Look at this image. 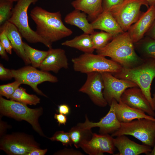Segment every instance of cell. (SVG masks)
Segmentation results:
<instances>
[{
	"label": "cell",
	"instance_id": "obj_12",
	"mask_svg": "<svg viewBox=\"0 0 155 155\" xmlns=\"http://www.w3.org/2000/svg\"><path fill=\"white\" fill-rule=\"evenodd\" d=\"M86 74V80L79 91L88 95L96 105L101 107L106 106L108 104L103 94L104 84L101 73L92 72Z\"/></svg>",
	"mask_w": 155,
	"mask_h": 155
},
{
	"label": "cell",
	"instance_id": "obj_36",
	"mask_svg": "<svg viewBox=\"0 0 155 155\" xmlns=\"http://www.w3.org/2000/svg\"><path fill=\"white\" fill-rule=\"evenodd\" d=\"M54 155H84L80 151L72 149L65 148L55 152Z\"/></svg>",
	"mask_w": 155,
	"mask_h": 155
},
{
	"label": "cell",
	"instance_id": "obj_44",
	"mask_svg": "<svg viewBox=\"0 0 155 155\" xmlns=\"http://www.w3.org/2000/svg\"><path fill=\"white\" fill-rule=\"evenodd\" d=\"M148 155H155V142L153 146V148Z\"/></svg>",
	"mask_w": 155,
	"mask_h": 155
},
{
	"label": "cell",
	"instance_id": "obj_1",
	"mask_svg": "<svg viewBox=\"0 0 155 155\" xmlns=\"http://www.w3.org/2000/svg\"><path fill=\"white\" fill-rule=\"evenodd\" d=\"M30 15L36 25L37 33L52 44L73 33L63 23L60 11L51 12L37 6L31 10Z\"/></svg>",
	"mask_w": 155,
	"mask_h": 155
},
{
	"label": "cell",
	"instance_id": "obj_19",
	"mask_svg": "<svg viewBox=\"0 0 155 155\" xmlns=\"http://www.w3.org/2000/svg\"><path fill=\"white\" fill-rule=\"evenodd\" d=\"M126 135H121L114 138V145L119 151L117 155H138L145 154L148 155L151 152V147L137 143Z\"/></svg>",
	"mask_w": 155,
	"mask_h": 155
},
{
	"label": "cell",
	"instance_id": "obj_33",
	"mask_svg": "<svg viewBox=\"0 0 155 155\" xmlns=\"http://www.w3.org/2000/svg\"><path fill=\"white\" fill-rule=\"evenodd\" d=\"M0 43L9 54H12V46L8 37L3 32H0Z\"/></svg>",
	"mask_w": 155,
	"mask_h": 155
},
{
	"label": "cell",
	"instance_id": "obj_9",
	"mask_svg": "<svg viewBox=\"0 0 155 155\" xmlns=\"http://www.w3.org/2000/svg\"><path fill=\"white\" fill-rule=\"evenodd\" d=\"M40 148L34 138L20 133L3 135L0 143V149L10 155H28L33 149Z\"/></svg>",
	"mask_w": 155,
	"mask_h": 155
},
{
	"label": "cell",
	"instance_id": "obj_45",
	"mask_svg": "<svg viewBox=\"0 0 155 155\" xmlns=\"http://www.w3.org/2000/svg\"><path fill=\"white\" fill-rule=\"evenodd\" d=\"M152 99L153 103L154 106H155V87L154 89V93L153 94V97H152Z\"/></svg>",
	"mask_w": 155,
	"mask_h": 155
},
{
	"label": "cell",
	"instance_id": "obj_39",
	"mask_svg": "<svg viewBox=\"0 0 155 155\" xmlns=\"http://www.w3.org/2000/svg\"><path fill=\"white\" fill-rule=\"evenodd\" d=\"M147 36L155 39V20L145 34Z\"/></svg>",
	"mask_w": 155,
	"mask_h": 155
},
{
	"label": "cell",
	"instance_id": "obj_25",
	"mask_svg": "<svg viewBox=\"0 0 155 155\" xmlns=\"http://www.w3.org/2000/svg\"><path fill=\"white\" fill-rule=\"evenodd\" d=\"M134 45L136 52L143 59H155V39L144 36Z\"/></svg>",
	"mask_w": 155,
	"mask_h": 155
},
{
	"label": "cell",
	"instance_id": "obj_7",
	"mask_svg": "<svg viewBox=\"0 0 155 155\" xmlns=\"http://www.w3.org/2000/svg\"><path fill=\"white\" fill-rule=\"evenodd\" d=\"M122 135L133 136L144 144L152 147L155 142V121L143 118L121 123L120 129L111 136Z\"/></svg>",
	"mask_w": 155,
	"mask_h": 155
},
{
	"label": "cell",
	"instance_id": "obj_6",
	"mask_svg": "<svg viewBox=\"0 0 155 155\" xmlns=\"http://www.w3.org/2000/svg\"><path fill=\"white\" fill-rule=\"evenodd\" d=\"M74 70L86 74L92 72H107L113 75L119 72L122 67L113 60L93 53H84L71 59Z\"/></svg>",
	"mask_w": 155,
	"mask_h": 155
},
{
	"label": "cell",
	"instance_id": "obj_15",
	"mask_svg": "<svg viewBox=\"0 0 155 155\" xmlns=\"http://www.w3.org/2000/svg\"><path fill=\"white\" fill-rule=\"evenodd\" d=\"M121 100L127 105L140 110L153 117L155 112L142 90L138 87L126 89L122 94Z\"/></svg>",
	"mask_w": 155,
	"mask_h": 155
},
{
	"label": "cell",
	"instance_id": "obj_8",
	"mask_svg": "<svg viewBox=\"0 0 155 155\" xmlns=\"http://www.w3.org/2000/svg\"><path fill=\"white\" fill-rule=\"evenodd\" d=\"M142 5L148 7L149 4L145 0H124L108 10L122 30L126 32L140 17L142 14L140 8Z\"/></svg>",
	"mask_w": 155,
	"mask_h": 155
},
{
	"label": "cell",
	"instance_id": "obj_32",
	"mask_svg": "<svg viewBox=\"0 0 155 155\" xmlns=\"http://www.w3.org/2000/svg\"><path fill=\"white\" fill-rule=\"evenodd\" d=\"M49 139L52 141L60 142L63 146H71L73 144L69 132H65L63 131H56Z\"/></svg>",
	"mask_w": 155,
	"mask_h": 155
},
{
	"label": "cell",
	"instance_id": "obj_20",
	"mask_svg": "<svg viewBox=\"0 0 155 155\" xmlns=\"http://www.w3.org/2000/svg\"><path fill=\"white\" fill-rule=\"evenodd\" d=\"M115 112L116 117L121 123H126L134 120L145 118L155 121L154 117L147 115L143 111L130 106L122 102H118L113 99Z\"/></svg>",
	"mask_w": 155,
	"mask_h": 155
},
{
	"label": "cell",
	"instance_id": "obj_38",
	"mask_svg": "<svg viewBox=\"0 0 155 155\" xmlns=\"http://www.w3.org/2000/svg\"><path fill=\"white\" fill-rule=\"evenodd\" d=\"M58 111L59 113L66 115L69 113L70 108L69 106L66 104H61L58 106Z\"/></svg>",
	"mask_w": 155,
	"mask_h": 155
},
{
	"label": "cell",
	"instance_id": "obj_24",
	"mask_svg": "<svg viewBox=\"0 0 155 155\" xmlns=\"http://www.w3.org/2000/svg\"><path fill=\"white\" fill-rule=\"evenodd\" d=\"M61 45L76 49L84 53H93L95 50L90 35L84 33L63 42Z\"/></svg>",
	"mask_w": 155,
	"mask_h": 155
},
{
	"label": "cell",
	"instance_id": "obj_27",
	"mask_svg": "<svg viewBox=\"0 0 155 155\" xmlns=\"http://www.w3.org/2000/svg\"><path fill=\"white\" fill-rule=\"evenodd\" d=\"M68 132L73 144L77 148H80L82 142L91 139L93 133L91 129H83L77 125L72 127Z\"/></svg>",
	"mask_w": 155,
	"mask_h": 155
},
{
	"label": "cell",
	"instance_id": "obj_18",
	"mask_svg": "<svg viewBox=\"0 0 155 155\" xmlns=\"http://www.w3.org/2000/svg\"><path fill=\"white\" fill-rule=\"evenodd\" d=\"M0 32L5 33L10 42L13 49L25 64H31L25 52L22 36L17 27L12 23L7 21L0 26Z\"/></svg>",
	"mask_w": 155,
	"mask_h": 155
},
{
	"label": "cell",
	"instance_id": "obj_4",
	"mask_svg": "<svg viewBox=\"0 0 155 155\" xmlns=\"http://www.w3.org/2000/svg\"><path fill=\"white\" fill-rule=\"evenodd\" d=\"M43 111L42 107L32 109L26 104L0 96V112L1 115L17 120L26 121L40 135L45 137L38 122L39 118L42 114Z\"/></svg>",
	"mask_w": 155,
	"mask_h": 155
},
{
	"label": "cell",
	"instance_id": "obj_10",
	"mask_svg": "<svg viewBox=\"0 0 155 155\" xmlns=\"http://www.w3.org/2000/svg\"><path fill=\"white\" fill-rule=\"evenodd\" d=\"M13 78L21 84L30 86L38 94L47 97L38 88L37 86L44 82L56 83L57 78L47 71L38 70L33 66H27L17 70H11Z\"/></svg>",
	"mask_w": 155,
	"mask_h": 155
},
{
	"label": "cell",
	"instance_id": "obj_13",
	"mask_svg": "<svg viewBox=\"0 0 155 155\" xmlns=\"http://www.w3.org/2000/svg\"><path fill=\"white\" fill-rule=\"evenodd\" d=\"M113 139L109 134L93 133L91 139L82 142L80 148L90 155H102L105 153L113 154L115 149Z\"/></svg>",
	"mask_w": 155,
	"mask_h": 155
},
{
	"label": "cell",
	"instance_id": "obj_3",
	"mask_svg": "<svg viewBox=\"0 0 155 155\" xmlns=\"http://www.w3.org/2000/svg\"><path fill=\"white\" fill-rule=\"evenodd\" d=\"M119 79L129 80L135 83L142 90L155 111L151 93V84L155 78V59H145L140 65L131 68L122 67L119 72L113 75Z\"/></svg>",
	"mask_w": 155,
	"mask_h": 155
},
{
	"label": "cell",
	"instance_id": "obj_29",
	"mask_svg": "<svg viewBox=\"0 0 155 155\" xmlns=\"http://www.w3.org/2000/svg\"><path fill=\"white\" fill-rule=\"evenodd\" d=\"M90 36L94 48L96 50L105 46L115 36L111 33L103 31H95Z\"/></svg>",
	"mask_w": 155,
	"mask_h": 155
},
{
	"label": "cell",
	"instance_id": "obj_2",
	"mask_svg": "<svg viewBox=\"0 0 155 155\" xmlns=\"http://www.w3.org/2000/svg\"><path fill=\"white\" fill-rule=\"evenodd\" d=\"M96 52L97 54L110 57L126 68L137 66L145 60L136 52L134 43L127 32L115 36L105 46Z\"/></svg>",
	"mask_w": 155,
	"mask_h": 155
},
{
	"label": "cell",
	"instance_id": "obj_28",
	"mask_svg": "<svg viewBox=\"0 0 155 155\" xmlns=\"http://www.w3.org/2000/svg\"><path fill=\"white\" fill-rule=\"evenodd\" d=\"M10 99L26 105H34L39 103L40 100L36 95L28 94L25 89L20 87L16 90Z\"/></svg>",
	"mask_w": 155,
	"mask_h": 155
},
{
	"label": "cell",
	"instance_id": "obj_23",
	"mask_svg": "<svg viewBox=\"0 0 155 155\" xmlns=\"http://www.w3.org/2000/svg\"><path fill=\"white\" fill-rule=\"evenodd\" d=\"M64 20L66 23L78 27L84 33L90 35L95 32L88 22L86 14L80 10L75 9L66 15Z\"/></svg>",
	"mask_w": 155,
	"mask_h": 155
},
{
	"label": "cell",
	"instance_id": "obj_35",
	"mask_svg": "<svg viewBox=\"0 0 155 155\" xmlns=\"http://www.w3.org/2000/svg\"><path fill=\"white\" fill-rule=\"evenodd\" d=\"M124 0H102L103 11L108 10L113 6L122 3Z\"/></svg>",
	"mask_w": 155,
	"mask_h": 155
},
{
	"label": "cell",
	"instance_id": "obj_43",
	"mask_svg": "<svg viewBox=\"0 0 155 155\" xmlns=\"http://www.w3.org/2000/svg\"><path fill=\"white\" fill-rule=\"evenodd\" d=\"M150 6L152 5L155 6V0H145Z\"/></svg>",
	"mask_w": 155,
	"mask_h": 155
},
{
	"label": "cell",
	"instance_id": "obj_5",
	"mask_svg": "<svg viewBox=\"0 0 155 155\" xmlns=\"http://www.w3.org/2000/svg\"><path fill=\"white\" fill-rule=\"evenodd\" d=\"M38 0H18L13 7L11 16L8 21L17 28L22 37L31 43H41L49 49L52 44L39 35L30 27L28 21V10L30 5Z\"/></svg>",
	"mask_w": 155,
	"mask_h": 155
},
{
	"label": "cell",
	"instance_id": "obj_42",
	"mask_svg": "<svg viewBox=\"0 0 155 155\" xmlns=\"http://www.w3.org/2000/svg\"><path fill=\"white\" fill-rule=\"evenodd\" d=\"M8 125L6 123L0 120V136L2 137L3 133L8 128Z\"/></svg>",
	"mask_w": 155,
	"mask_h": 155
},
{
	"label": "cell",
	"instance_id": "obj_14",
	"mask_svg": "<svg viewBox=\"0 0 155 155\" xmlns=\"http://www.w3.org/2000/svg\"><path fill=\"white\" fill-rule=\"evenodd\" d=\"M110 109L106 115L97 122L90 121L86 115L84 123H79L77 125L84 129H91L92 128L98 127L100 134H112L119 130L121 127V123L117 119L115 112L114 105L112 101Z\"/></svg>",
	"mask_w": 155,
	"mask_h": 155
},
{
	"label": "cell",
	"instance_id": "obj_41",
	"mask_svg": "<svg viewBox=\"0 0 155 155\" xmlns=\"http://www.w3.org/2000/svg\"><path fill=\"white\" fill-rule=\"evenodd\" d=\"M7 52L5 49L0 43V55L2 58L8 61L9 57Z\"/></svg>",
	"mask_w": 155,
	"mask_h": 155
},
{
	"label": "cell",
	"instance_id": "obj_11",
	"mask_svg": "<svg viewBox=\"0 0 155 155\" xmlns=\"http://www.w3.org/2000/svg\"><path fill=\"white\" fill-rule=\"evenodd\" d=\"M100 73L104 82V88L103 91L104 97L109 106L111 105L113 99L118 102L120 101L122 94L127 88L138 87L132 81L126 79L118 78L110 73Z\"/></svg>",
	"mask_w": 155,
	"mask_h": 155
},
{
	"label": "cell",
	"instance_id": "obj_16",
	"mask_svg": "<svg viewBox=\"0 0 155 155\" xmlns=\"http://www.w3.org/2000/svg\"><path fill=\"white\" fill-rule=\"evenodd\" d=\"M155 20V6H150L142 14L138 20L129 28L127 32L133 43L142 38Z\"/></svg>",
	"mask_w": 155,
	"mask_h": 155
},
{
	"label": "cell",
	"instance_id": "obj_26",
	"mask_svg": "<svg viewBox=\"0 0 155 155\" xmlns=\"http://www.w3.org/2000/svg\"><path fill=\"white\" fill-rule=\"evenodd\" d=\"M24 47L26 55L32 66L36 68H39L49 53V50L46 51L35 49L25 42H24Z\"/></svg>",
	"mask_w": 155,
	"mask_h": 155
},
{
	"label": "cell",
	"instance_id": "obj_46",
	"mask_svg": "<svg viewBox=\"0 0 155 155\" xmlns=\"http://www.w3.org/2000/svg\"><path fill=\"white\" fill-rule=\"evenodd\" d=\"M4 0L9 1H11L13 2H17L18 1V0Z\"/></svg>",
	"mask_w": 155,
	"mask_h": 155
},
{
	"label": "cell",
	"instance_id": "obj_17",
	"mask_svg": "<svg viewBox=\"0 0 155 155\" xmlns=\"http://www.w3.org/2000/svg\"><path fill=\"white\" fill-rule=\"evenodd\" d=\"M49 53L39 68L43 71H52L57 73L62 68H69L68 59L65 51L60 48L49 49Z\"/></svg>",
	"mask_w": 155,
	"mask_h": 155
},
{
	"label": "cell",
	"instance_id": "obj_30",
	"mask_svg": "<svg viewBox=\"0 0 155 155\" xmlns=\"http://www.w3.org/2000/svg\"><path fill=\"white\" fill-rule=\"evenodd\" d=\"M13 2L0 1V25L8 21L11 17L13 8Z\"/></svg>",
	"mask_w": 155,
	"mask_h": 155
},
{
	"label": "cell",
	"instance_id": "obj_40",
	"mask_svg": "<svg viewBox=\"0 0 155 155\" xmlns=\"http://www.w3.org/2000/svg\"><path fill=\"white\" fill-rule=\"evenodd\" d=\"M47 151V149L42 150L36 148L32 150L28 155H44Z\"/></svg>",
	"mask_w": 155,
	"mask_h": 155
},
{
	"label": "cell",
	"instance_id": "obj_34",
	"mask_svg": "<svg viewBox=\"0 0 155 155\" xmlns=\"http://www.w3.org/2000/svg\"><path fill=\"white\" fill-rule=\"evenodd\" d=\"M13 78L11 70L5 68L0 64V79L1 80H10Z\"/></svg>",
	"mask_w": 155,
	"mask_h": 155
},
{
	"label": "cell",
	"instance_id": "obj_21",
	"mask_svg": "<svg viewBox=\"0 0 155 155\" xmlns=\"http://www.w3.org/2000/svg\"><path fill=\"white\" fill-rule=\"evenodd\" d=\"M91 23L94 30L108 32L115 36L124 32L109 10L103 11Z\"/></svg>",
	"mask_w": 155,
	"mask_h": 155
},
{
	"label": "cell",
	"instance_id": "obj_31",
	"mask_svg": "<svg viewBox=\"0 0 155 155\" xmlns=\"http://www.w3.org/2000/svg\"><path fill=\"white\" fill-rule=\"evenodd\" d=\"M21 84L18 81L14 82L0 86V96H4L7 99H10L16 90Z\"/></svg>",
	"mask_w": 155,
	"mask_h": 155
},
{
	"label": "cell",
	"instance_id": "obj_37",
	"mask_svg": "<svg viewBox=\"0 0 155 155\" xmlns=\"http://www.w3.org/2000/svg\"><path fill=\"white\" fill-rule=\"evenodd\" d=\"M54 117L57 120L59 126L61 125H65L67 119L66 115L60 113L55 114Z\"/></svg>",
	"mask_w": 155,
	"mask_h": 155
},
{
	"label": "cell",
	"instance_id": "obj_22",
	"mask_svg": "<svg viewBox=\"0 0 155 155\" xmlns=\"http://www.w3.org/2000/svg\"><path fill=\"white\" fill-rule=\"evenodd\" d=\"M102 0H75L71 4L75 9L87 14L92 21L103 11Z\"/></svg>",
	"mask_w": 155,
	"mask_h": 155
}]
</instances>
